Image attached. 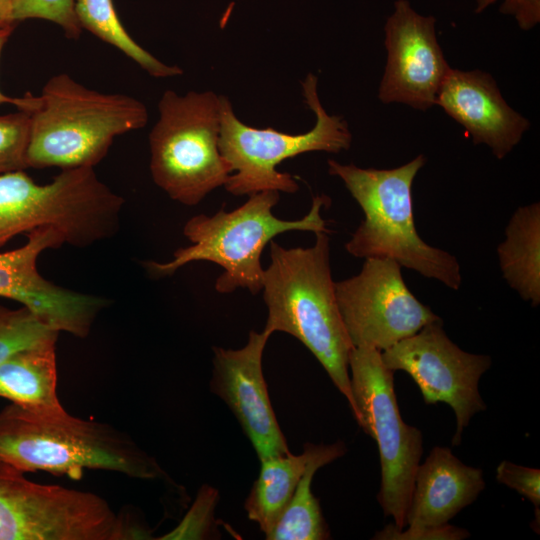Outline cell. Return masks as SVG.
<instances>
[{
    "mask_svg": "<svg viewBox=\"0 0 540 540\" xmlns=\"http://www.w3.org/2000/svg\"><path fill=\"white\" fill-rule=\"evenodd\" d=\"M313 246L284 248L270 242V264L262 277L267 307L264 330L285 332L316 357L346 398L357 422L349 355L354 348L344 325L331 276L328 233H316Z\"/></svg>",
    "mask_w": 540,
    "mask_h": 540,
    "instance_id": "cell-1",
    "label": "cell"
},
{
    "mask_svg": "<svg viewBox=\"0 0 540 540\" xmlns=\"http://www.w3.org/2000/svg\"><path fill=\"white\" fill-rule=\"evenodd\" d=\"M0 461L23 473L45 471L80 479L84 469L142 480L165 479L156 459L112 426L67 412L42 416L12 403L0 411Z\"/></svg>",
    "mask_w": 540,
    "mask_h": 540,
    "instance_id": "cell-2",
    "label": "cell"
},
{
    "mask_svg": "<svg viewBox=\"0 0 540 540\" xmlns=\"http://www.w3.org/2000/svg\"><path fill=\"white\" fill-rule=\"evenodd\" d=\"M425 163L424 155L393 169L360 168L328 160L329 174L343 181L365 215L345 249L358 258L392 259L457 290L461 274L456 257L425 243L415 227L412 184Z\"/></svg>",
    "mask_w": 540,
    "mask_h": 540,
    "instance_id": "cell-3",
    "label": "cell"
},
{
    "mask_svg": "<svg viewBox=\"0 0 540 540\" xmlns=\"http://www.w3.org/2000/svg\"><path fill=\"white\" fill-rule=\"evenodd\" d=\"M38 98L30 115L27 167H94L117 136L148 120L136 98L89 89L65 73L50 77Z\"/></svg>",
    "mask_w": 540,
    "mask_h": 540,
    "instance_id": "cell-4",
    "label": "cell"
},
{
    "mask_svg": "<svg viewBox=\"0 0 540 540\" xmlns=\"http://www.w3.org/2000/svg\"><path fill=\"white\" fill-rule=\"evenodd\" d=\"M279 198L278 191H262L249 195L230 212L221 209L212 216L192 217L183 228L191 245L177 249L170 261L146 262V268L157 275H170L188 263L208 261L223 269L215 282L217 292L227 294L243 288L258 294L264 272L261 255L275 236L295 230L329 232L321 216L328 197H314L310 211L298 220H283L273 214Z\"/></svg>",
    "mask_w": 540,
    "mask_h": 540,
    "instance_id": "cell-5",
    "label": "cell"
},
{
    "mask_svg": "<svg viewBox=\"0 0 540 540\" xmlns=\"http://www.w3.org/2000/svg\"><path fill=\"white\" fill-rule=\"evenodd\" d=\"M123 204L91 166L63 169L45 185L22 170L0 174V247L45 227L60 233L64 243L90 246L117 232Z\"/></svg>",
    "mask_w": 540,
    "mask_h": 540,
    "instance_id": "cell-6",
    "label": "cell"
},
{
    "mask_svg": "<svg viewBox=\"0 0 540 540\" xmlns=\"http://www.w3.org/2000/svg\"><path fill=\"white\" fill-rule=\"evenodd\" d=\"M158 110L149 134L152 178L171 199L195 206L233 172L219 150L220 96L166 90Z\"/></svg>",
    "mask_w": 540,
    "mask_h": 540,
    "instance_id": "cell-7",
    "label": "cell"
},
{
    "mask_svg": "<svg viewBox=\"0 0 540 540\" xmlns=\"http://www.w3.org/2000/svg\"><path fill=\"white\" fill-rule=\"evenodd\" d=\"M302 90L316 123L310 131L296 135L246 125L235 115L230 100L220 96L219 150L233 171L224 185L227 192L235 196L262 191L294 193L299 186L292 175L276 169L281 162L306 152L338 153L350 148L348 124L342 117L326 112L314 74L306 76Z\"/></svg>",
    "mask_w": 540,
    "mask_h": 540,
    "instance_id": "cell-8",
    "label": "cell"
},
{
    "mask_svg": "<svg viewBox=\"0 0 540 540\" xmlns=\"http://www.w3.org/2000/svg\"><path fill=\"white\" fill-rule=\"evenodd\" d=\"M349 369L358 424L379 448L381 489L377 499L384 515L403 529L423 452L422 433L403 421L394 391V371L383 363L381 351L354 347Z\"/></svg>",
    "mask_w": 540,
    "mask_h": 540,
    "instance_id": "cell-9",
    "label": "cell"
},
{
    "mask_svg": "<svg viewBox=\"0 0 540 540\" xmlns=\"http://www.w3.org/2000/svg\"><path fill=\"white\" fill-rule=\"evenodd\" d=\"M339 310L354 347L384 351L441 321L404 282L401 266L389 258H366L359 274L335 282Z\"/></svg>",
    "mask_w": 540,
    "mask_h": 540,
    "instance_id": "cell-10",
    "label": "cell"
},
{
    "mask_svg": "<svg viewBox=\"0 0 540 540\" xmlns=\"http://www.w3.org/2000/svg\"><path fill=\"white\" fill-rule=\"evenodd\" d=\"M381 356L389 369L403 370L412 377L426 404L444 402L453 409L456 431L452 445H459L471 417L486 408L478 383L491 358L460 349L444 332L442 321L424 326Z\"/></svg>",
    "mask_w": 540,
    "mask_h": 540,
    "instance_id": "cell-11",
    "label": "cell"
},
{
    "mask_svg": "<svg viewBox=\"0 0 540 540\" xmlns=\"http://www.w3.org/2000/svg\"><path fill=\"white\" fill-rule=\"evenodd\" d=\"M387 19V63L378 97L425 111L435 105L450 69L435 33V18L422 16L406 0H397Z\"/></svg>",
    "mask_w": 540,
    "mask_h": 540,
    "instance_id": "cell-12",
    "label": "cell"
},
{
    "mask_svg": "<svg viewBox=\"0 0 540 540\" xmlns=\"http://www.w3.org/2000/svg\"><path fill=\"white\" fill-rule=\"evenodd\" d=\"M272 334L251 331L240 349L213 348L211 390L229 407L260 461L290 454L268 395L262 357Z\"/></svg>",
    "mask_w": 540,
    "mask_h": 540,
    "instance_id": "cell-13",
    "label": "cell"
},
{
    "mask_svg": "<svg viewBox=\"0 0 540 540\" xmlns=\"http://www.w3.org/2000/svg\"><path fill=\"white\" fill-rule=\"evenodd\" d=\"M435 105L464 127L474 144H485L498 159L522 139L530 122L512 109L493 79L481 70L450 67Z\"/></svg>",
    "mask_w": 540,
    "mask_h": 540,
    "instance_id": "cell-14",
    "label": "cell"
},
{
    "mask_svg": "<svg viewBox=\"0 0 540 540\" xmlns=\"http://www.w3.org/2000/svg\"><path fill=\"white\" fill-rule=\"evenodd\" d=\"M484 487L481 469L465 465L449 448L435 447L418 466L405 526L447 524Z\"/></svg>",
    "mask_w": 540,
    "mask_h": 540,
    "instance_id": "cell-15",
    "label": "cell"
},
{
    "mask_svg": "<svg viewBox=\"0 0 540 540\" xmlns=\"http://www.w3.org/2000/svg\"><path fill=\"white\" fill-rule=\"evenodd\" d=\"M56 340L17 351L0 363V397L42 416L66 413L56 393Z\"/></svg>",
    "mask_w": 540,
    "mask_h": 540,
    "instance_id": "cell-16",
    "label": "cell"
},
{
    "mask_svg": "<svg viewBox=\"0 0 540 540\" xmlns=\"http://www.w3.org/2000/svg\"><path fill=\"white\" fill-rule=\"evenodd\" d=\"M505 235V241L497 247L503 277L523 300L535 307L540 303L539 203L519 207Z\"/></svg>",
    "mask_w": 540,
    "mask_h": 540,
    "instance_id": "cell-17",
    "label": "cell"
},
{
    "mask_svg": "<svg viewBox=\"0 0 540 540\" xmlns=\"http://www.w3.org/2000/svg\"><path fill=\"white\" fill-rule=\"evenodd\" d=\"M345 444L337 441L331 445L312 444L311 455L294 494L275 524L265 537L268 540H324L330 538L328 525L322 515L319 500L311 490L316 471L342 457Z\"/></svg>",
    "mask_w": 540,
    "mask_h": 540,
    "instance_id": "cell-18",
    "label": "cell"
},
{
    "mask_svg": "<svg viewBox=\"0 0 540 540\" xmlns=\"http://www.w3.org/2000/svg\"><path fill=\"white\" fill-rule=\"evenodd\" d=\"M311 447V443H306L300 455L290 453L260 461V473L245 501V510L265 537L289 504L308 464Z\"/></svg>",
    "mask_w": 540,
    "mask_h": 540,
    "instance_id": "cell-19",
    "label": "cell"
},
{
    "mask_svg": "<svg viewBox=\"0 0 540 540\" xmlns=\"http://www.w3.org/2000/svg\"><path fill=\"white\" fill-rule=\"evenodd\" d=\"M75 11L82 28L120 50L151 76L168 78L183 74L180 67L161 62L129 35L113 0H75Z\"/></svg>",
    "mask_w": 540,
    "mask_h": 540,
    "instance_id": "cell-20",
    "label": "cell"
},
{
    "mask_svg": "<svg viewBox=\"0 0 540 540\" xmlns=\"http://www.w3.org/2000/svg\"><path fill=\"white\" fill-rule=\"evenodd\" d=\"M31 112L0 115V174L27 168Z\"/></svg>",
    "mask_w": 540,
    "mask_h": 540,
    "instance_id": "cell-21",
    "label": "cell"
},
{
    "mask_svg": "<svg viewBox=\"0 0 540 540\" xmlns=\"http://www.w3.org/2000/svg\"><path fill=\"white\" fill-rule=\"evenodd\" d=\"M15 22L43 19L60 26L66 37L77 39L82 27L75 11V0H11Z\"/></svg>",
    "mask_w": 540,
    "mask_h": 540,
    "instance_id": "cell-22",
    "label": "cell"
},
{
    "mask_svg": "<svg viewBox=\"0 0 540 540\" xmlns=\"http://www.w3.org/2000/svg\"><path fill=\"white\" fill-rule=\"evenodd\" d=\"M496 480L517 491L528 499L539 516L540 506V470L517 465L507 460L496 468Z\"/></svg>",
    "mask_w": 540,
    "mask_h": 540,
    "instance_id": "cell-23",
    "label": "cell"
},
{
    "mask_svg": "<svg viewBox=\"0 0 540 540\" xmlns=\"http://www.w3.org/2000/svg\"><path fill=\"white\" fill-rule=\"evenodd\" d=\"M408 527V526H407ZM467 530L444 524L440 526L408 527L399 529L395 525H387L377 532L373 539L377 540H461L469 537Z\"/></svg>",
    "mask_w": 540,
    "mask_h": 540,
    "instance_id": "cell-24",
    "label": "cell"
},
{
    "mask_svg": "<svg viewBox=\"0 0 540 540\" xmlns=\"http://www.w3.org/2000/svg\"><path fill=\"white\" fill-rule=\"evenodd\" d=\"M203 492L197 498L192 510L186 516L183 523L175 531L171 532L168 538H184L190 527H194L192 528L190 538H200L203 532L208 529L217 494L210 487L203 489Z\"/></svg>",
    "mask_w": 540,
    "mask_h": 540,
    "instance_id": "cell-25",
    "label": "cell"
},
{
    "mask_svg": "<svg viewBox=\"0 0 540 540\" xmlns=\"http://www.w3.org/2000/svg\"><path fill=\"white\" fill-rule=\"evenodd\" d=\"M495 1L477 0L475 11L480 13ZM500 12L513 15L521 29L530 30L540 21V0H503Z\"/></svg>",
    "mask_w": 540,
    "mask_h": 540,
    "instance_id": "cell-26",
    "label": "cell"
},
{
    "mask_svg": "<svg viewBox=\"0 0 540 540\" xmlns=\"http://www.w3.org/2000/svg\"><path fill=\"white\" fill-rule=\"evenodd\" d=\"M14 28L15 25L0 27V56L3 48L12 35ZM0 104H12L15 105L18 110L32 112L38 107L39 98L38 96L32 95L30 92L26 93L23 97H10L0 90Z\"/></svg>",
    "mask_w": 540,
    "mask_h": 540,
    "instance_id": "cell-27",
    "label": "cell"
},
{
    "mask_svg": "<svg viewBox=\"0 0 540 540\" xmlns=\"http://www.w3.org/2000/svg\"><path fill=\"white\" fill-rule=\"evenodd\" d=\"M11 476V466L0 461V540H2L4 534L6 498Z\"/></svg>",
    "mask_w": 540,
    "mask_h": 540,
    "instance_id": "cell-28",
    "label": "cell"
},
{
    "mask_svg": "<svg viewBox=\"0 0 540 540\" xmlns=\"http://www.w3.org/2000/svg\"><path fill=\"white\" fill-rule=\"evenodd\" d=\"M15 24L12 17L11 0H0V27Z\"/></svg>",
    "mask_w": 540,
    "mask_h": 540,
    "instance_id": "cell-29",
    "label": "cell"
},
{
    "mask_svg": "<svg viewBox=\"0 0 540 540\" xmlns=\"http://www.w3.org/2000/svg\"><path fill=\"white\" fill-rule=\"evenodd\" d=\"M3 361V357H2V354L0 352V363Z\"/></svg>",
    "mask_w": 540,
    "mask_h": 540,
    "instance_id": "cell-30",
    "label": "cell"
}]
</instances>
